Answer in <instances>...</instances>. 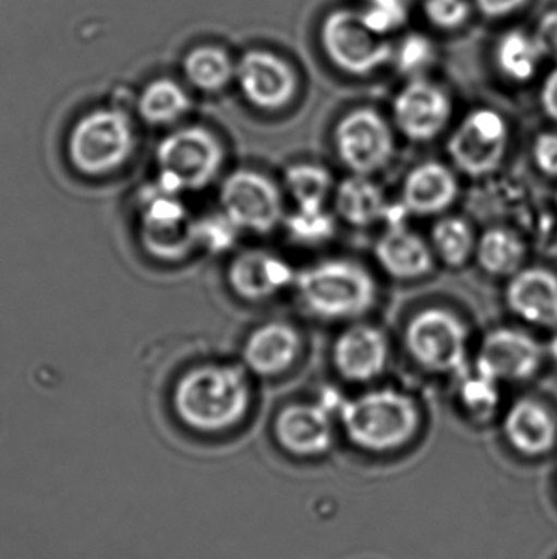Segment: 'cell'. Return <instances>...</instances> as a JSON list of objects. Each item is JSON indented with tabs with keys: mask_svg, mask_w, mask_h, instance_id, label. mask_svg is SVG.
Instances as JSON below:
<instances>
[{
	"mask_svg": "<svg viewBox=\"0 0 557 559\" xmlns=\"http://www.w3.org/2000/svg\"><path fill=\"white\" fill-rule=\"evenodd\" d=\"M251 406L244 368L203 364L180 374L173 384L172 407L183 427L203 436L238 426Z\"/></svg>",
	"mask_w": 557,
	"mask_h": 559,
	"instance_id": "cell-1",
	"label": "cell"
},
{
	"mask_svg": "<svg viewBox=\"0 0 557 559\" xmlns=\"http://www.w3.org/2000/svg\"><path fill=\"white\" fill-rule=\"evenodd\" d=\"M339 419L347 439L372 453L402 449L421 427L415 401L396 390L372 391L355 400H346Z\"/></svg>",
	"mask_w": 557,
	"mask_h": 559,
	"instance_id": "cell-2",
	"label": "cell"
},
{
	"mask_svg": "<svg viewBox=\"0 0 557 559\" xmlns=\"http://www.w3.org/2000/svg\"><path fill=\"white\" fill-rule=\"evenodd\" d=\"M133 118L117 105L98 107L82 115L65 140V154L75 173L107 177L123 169L136 151Z\"/></svg>",
	"mask_w": 557,
	"mask_h": 559,
	"instance_id": "cell-3",
	"label": "cell"
},
{
	"mask_svg": "<svg viewBox=\"0 0 557 559\" xmlns=\"http://www.w3.org/2000/svg\"><path fill=\"white\" fill-rule=\"evenodd\" d=\"M301 302L317 318L350 319L375 306L376 283L356 262H319L294 277Z\"/></svg>",
	"mask_w": 557,
	"mask_h": 559,
	"instance_id": "cell-4",
	"label": "cell"
},
{
	"mask_svg": "<svg viewBox=\"0 0 557 559\" xmlns=\"http://www.w3.org/2000/svg\"><path fill=\"white\" fill-rule=\"evenodd\" d=\"M225 151L215 133L198 127H175L157 144L154 182L172 193L198 192L218 177Z\"/></svg>",
	"mask_w": 557,
	"mask_h": 559,
	"instance_id": "cell-5",
	"label": "cell"
},
{
	"mask_svg": "<svg viewBox=\"0 0 557 559\" xmlns=\"http://www.w3.org/2000/svg\"><path fill=\"white\" fill-rule=\"evenodd\" d=\"M140 238L157 261L177 262L196 249L193 222L179 193L149 183L137 195Z\"/></svg>",
	"mask_w": 557,
	"mask_h": 559,
	"instance_id": "cell-6",
	"label": "cell"
},
{
	"mask_svg": "<svg viewBox=\"0 0 557 559\" xmlns=\"http://www.w3.org/2000/svg\"><path fill=\"white\" fill-rule=\"evenodd\" d=\"M409 354L422 367L441 373L468 371V329L457 316L440 308L419 312L405 331Z\"/></svg>",
	"mask_w": 557,
	"mask_h": 559,
	"instance_id": "cell-7",
	"label": "cell"
},
{
	"mask_svg": "<svg viewBox=\"0 0 557 559\" xmlns=\"http://www.w3.org/2000/svg\"><path fill=\"white\" fill-rule=\"evenodd\" d=\"M320 39L330 61L350 74H370L392 59V46L372 32L355 10L330 13L324 20Z\"/></svg>",
	"mask_w": 557,
	"mask_h": 559,
	"instance_id": "cell-8",
	"label": "cell"
},
{
	"mask_svg": "<svg viewBox=\"0 0 557 559\" xmlns=\"http://www.w3.org/2000/svg\"><path fill=\"white\" fill-rule=\"evenodd\" d=\"M221 212L241 231L270 233L283 218L280 190L254 170H235L226 177L219 192Z\"/></svg>",
	"mask_w": 557,
	"mask_h": 559,
	"instance_id": "cell-9",
	"label": "cell"
},
{
	"mask_svg": "<svg viewBox=\"0 0 557 559\" xmlns=\"http://www.w3.org/2000/svg\"><path fill=\"white\" fill-rule=\"evenodd\" d=\"M507 144V121L491 108H477L468 114L451 134L448 154L461 173L481 177L500 166Z\"/></svg>",
	"mask_w": 557,
	"mask_h": 559,
	"instance_id": "cell-10",
	"label": "cell"
},
{
	"mask_svg": "<svg viewBox=\"0 0 557 559\" xmlns=\"http://www.w3.org/2000/svg\"><path fill=\"white\" fill-rule=\"evenodd\" d=\"M337 151L342 163L360 176H370L388 166L395 153L391 128L372 108L347 115L336 131Z\"/></svg>",
	"mask_w": 557,
	"mask_h": 559,
	"instance_id": "cell-11",
	"label": "cell"
},
{
	"mask_svg": "<svg viewBox=\"0 0 557 559\" xmlns=\"http://www.w3.org/2000/svg\"><path fill=\"white\" fill-rule=\"evenodd\" d=\"M234 81L249 104L262 110L284 107L296 92L293 69L270 51H247L235 62Z\"/></svg>",
	"mask_w": 557,
	"mask_h": 559,
	"instance_id": "cell-12",
	"label": "cell"
},
{
	"mask_svg": "<svg viewBox=\"0 0 557 559\" xmlns=\"http://www.w3.org/2000/svg\"><path fill=\"white\" fill-rule=\"evenodd\" d=\"M545 348L517 329H497L481 344L476 370L497 381H523L542 367Z\"/></svg>",
	"mask_w": 557,
	"mask_h": 559,
	"instance_id": "cell-13",
	"label": "cell"
},
{
	"mask_svg": "<svg viewBox=\"0 0 557 559\" xmlns=\"http://www.w3.org/2000/svg\"><path fill=\"white\" fill-rule=\"evenodd\" d=\"M392 114L409 140H434L450 120L451 102L447 92L434 82L414 78L396 95Z\"/></svg>",
	"mask_w": 557,
	"mask_h": 559,
	"instance_id": "cell-14",
	"label": "cell"
},
{
	"mask_svg": "<svg viewBox=\"0 0 557 559\" xmlns=\"http://www.w3.org/2000/svg\"><path fill=\"white\" fill-rule=\"evenodd\" d=\"M275 437L291 455H324L334 443L332 416L320 404H293L278 414Z\"/></svg>",
	"mask_w": 557,
	"mask_h": 559,
	"instance_id": "cell-15",
	"label": "cell"
},
{
	"mask_svg": "<svg viewBox=\"0 0 557 559\" xmlns=\"http://www.w3.org/2000/svg\"><path fill=\"white\" fill-rule=\"evenodd\" d=\"M388 360V338L373 325H353L343 331L334 345L337 371L353 383L375 380L385 371Z\"/></svg>",
	"mask_w": 557,
	"mask_h": 559,
	"instance_id": "cell-16",
	"label": "cell"
},
{
	"mask_svg": "<svg viewBox=\"0 0 557 559\" xmlns=\"http://www.w3.org/2000/svg\"><path fill=\"white\" fill-rule=\"evenodd\" d=\"M294 277L296 275L287 261L262 249L241 252L228 269L232 292L247 301H261L277 295L293 283Z\"/></svg>",
	"mask_w": 557,
	"mask_h": 559,
	"instance_id": "cell-17",
	"label": "cell"
},
{
	"mask_svg": "<svg viewBox=\"0 0 557 559\" xmlns=\"http://www.w3.org/2000/svg\"><path fill=\"white\" fill-rule=\"evenodd\" d=\"M504 432L510 445L529 459L549 455L557 445L556 417L532 397L513 403L504 419Z\"/></svg>",
	"mask_w": 557,
	"mask_h": 559,
	"instance_id": "cell-18",
	"label": "cell"
},
{
	"mask_svg": "<svg viewBox=\"0 0 557 559\" xmlns=\"http://www.w3.org/2000/svg\"><path fill=\"white\" fill-rule=\"evenodd\" d=\"M507 305L523 321L557 329V275L546 269H525L512 275Z\"/></svg>",
	"mask_w": 557,
	"mask_h": 559,
	"instance_id": "cell-19",
	"label": "cell"
},
{
	"mask_svg": "<svg viewBox=\"0 0 557 559\" xmlns=\"http://www.w3.org/2000/svg\"><path fill=\"white\" fill-rule=\"evenodd\" d=\"M301 338L287 322H267L255 329L242 348L245 368L261 377L288 370L300 354Z\"/></svg>",
	"mask_w": 557,
	"mask_h": 559,
	"instance_id": "cell-20",
	"label": "cell"
},
{
	"mask_svg": "<svg viewBox=\"0 0 557 559\" xmlns=\"http://www.w3.org/2000/svg\"><path fill=\"white\" fill-rule=\"evenodd\" d=\"M458 195L455 174L440 163H424L411 170L401 202L412 215H437L453 205Z\"/></svg>",
	"mask_w": 557,
	"mask_h": 559,
	"instance_id": "cell-21",
	"label": "cell"
},
{
	"mask_svg": "<svg viewBox=\"0 0 557 559\" xmlns=\"http://www.w3.org/2000/svg\"><path fill=\"white\" fill-rule=\"evenodd\" d=\"M379 265L391 277L421 278L434 269V258L427 242L402 228H389L375 248Z\"/></svg>",
	"mask_w": 557,
	"mask_h": 559,
	"instance_id": "cell-22",
	"label": "cell"
},
{
	"mask_svg": "<svg viewBox=\"0 0 557 559\" xmlns=\"http://www.w3.org/2000/svg\"><path fill=\"white\" fill-rule=\"evenodd\" d=\"M136 110L147 127L175 128L192 110V97L175 79L157 78L137 95Z\"/></svg>",
	"mask_w": 557,
	"mask_h": 559,
	"instance_id": "cell-23",
	"label": "cell"
},
{
	"mask_svg": "<svg viewBox=\"0 0 557 559\" xmlns=\"http://www.w3.org/2000/svg\"><path fill=\"white\" fill-rule=\"evenodd\" d=\"M388 206L382 189L366 176L353 174L340 183L336 193L337 213L353 226H372L382 222Z\"/></svg>",
	"mask_w": 557,
	"mask_h": 559,
	"instance_id": "cell-24",
	"label": "cell"
},
{
	"mask_svg": "<svg viewBox=\"0 0 557 559\" xmlns=\"http://www.w3.org/2000/svg\"><path fill=\"white\" fill-rule=\"evenodd\" d=\"M182 71L193 88L203 94H216L234 81L235 62L219 46L202 45L186 52Z\"/></svg>",
	"mask_w": 557,
	"mask_h": 559,
	"instance_id": "cell-25",
	"label": "cell"
},
{
	"mask_svg": "<svg viewBox=\"0 0 557 559\" xmlns=\"http://www.w3.org/2000/svg\"><path fill=\"white\" fill-rule=\"evenodd\" d=\"M543 49L535 35L512 29L504 33L496 46L497 69L509 81L526 82L538 71Z\"/></svg>",
	"mask_w": 557,
	"mask_h": 559,
	"instance_id": "cell-26",
	"label": "cell"
},
{
	"mask_svg": "<svg viewBox=\"0 0 557 559\" xmlns=\"http://www.w3.org/2000/svg\"><path fill=\"white\" fill-rule=\"evenodd\" d=\"M481 269L496 277H509L522 271L525 246L516 233L493 228L481 236L474 249Z\"/></svg>",
	"mask_w": 557,
	"mask_h": 559,
	"instance_id": "cell-27",
	"label": "cell"
},
{
	"mask_svg": "<svg viewBox=\"0 0 557 559\" xmlns=\"http://www.w3.org/2000/svg\"><path fill=\"white\" fill-rule=\"evenodd\" d=\"M284 186L301 210L324 209L332 189L329 170L314 164H296L284 174Z\"/></svg>",
	"mask_w": 557,
	"mask_h": 559,
	"instance_id": "cell-28",
	"label": "cell"
},
{
	"mask_svg": "<svg viewBox=\"0 0 557 559\" xmlns=\"http://www.w3.org/2000/svg\"><path fill=\"white\" fill-rule=\"evenodd\" d=\"M432 246L445 264L461 267L474 254L476 241L473 229L464 219L445 218L432 231Z\"/></svg>",
	"mask_w": 557,
	"mask_h": 559,
	"instance_id": "cell-29",
	"label": "cell"
},
{
	"mask_svg": "<svg viewBox=\"0 0 557 559\" xmlns=\"http://www.w3.org/2000/svg\"><path fill=\"white\" fill-rule=\"evenodd\" d=\"M461 378L463 381H461L460 397L468 413L480 420L493 417L500 401L499 388H497L499 381L481 373L480 370L473 374L467 371L461 374Z\"/></svg>",
	"mask_w": 557,
	"mask_h": 559,
	"instance_id": "cell-30",
	"label": "cell"
},
{
	"mask_svg": "<svg viewBox=\"0 0 557 559\" xmlns=\"http://www.w3.org/2000/svg\"><path fill=\"white\" fill-rule=\"evenodd\" d=\"M241 229L225 215L213 213L193 222V238L196 248L205 249L211 254H221L234 248Z\"/></svg>",
	"mask_w": 557,
	"mask_h": 559,
	"instance_id": "cell-31",
	"label": "cell"
},
{
	"mask_svg": "<svg viewBox=\"0 0 557 559\" xmlns=\"http://www.w3.org/2000/svg\"><path fill=\"white\" fill-rule=\"evenodd\" d=\"M287 231L293 241L301 245H320L332 238L336 222L324 209H298L287 218Z\"/></svg>",
	"mask_w": 557,
	"mask_h": 559,
	"instance_id": "cell-32",
	"label": "cell"
},
{
	"mask_svg": "<svg viewBox=\"0 0 557 559\" xmlns=\"http://www.w3.org/2000/svg\"><path fill=\"white\" fill-rule=\"evenodd\" d=\"M365 25L376 35L385 36L398 32L409 19L408 0H363L359 10Z\"/></svg>",
	"mask_w": 557,
	"mask_h": 559,
	"instance_id": "cell-33",
	"label": "cell"
},
{
	"mask_svg": "<svg viewBox=\"0 0 557 559\" xmlns=\"http://www.w3.org/2000/svg\"><path fill=\"white\" fill-rule=\"evenodd\" d=\"M434 43L421 33L405 36L399 43L398 48H392V61H395L396 68L402 74L414 75V78H419V74H422L434 62Z\"/></svg>",
	"mask_w": 557,
	"mask_h": 559,
	"instance_id": "cell-34",
	"label": "cell"
},
{
	"mask_svg": "<svg viewBox=\"0 0 557 559\" xmlns=\"http://www.w3.org/2000/svg\"><path fill=\"white\" fill-rule=\"evenodd\" d=\"M425 19L441 29L460 28L471 15L468 0H425Z\"/></svg>",
	"mask_w": 557,
	"mask_h": 559,
	"instance_id": "cell-35",
	"label": "cell"
},
{
	"mask_svg": "<svg viewBox=\"0 0 557 559\" xmlns=\"http://www.w3.org/2000/svg\"><path fill=\"white\" fill-rule=\"evenodd\" d=\"M533 159L543 174L557 177V133H543L536 138Z\"/></svg>",
	"mask_w": 557,
	"mask_h": 559,
	"instance_id": "cell-36",
	"label": "cell"
},
{
	"mask_svg": "<svg viewBox=\"0 0 557 559\" xmlns=\"http://www.w3.org/2000/svg\"><path fill=\"white\" fill-rule=\"evenodd\" d=\"M535 36L542 46L543 55L557 58V12L546 13L540 20Z\"/></svg>",
	"mask_w": 557,
	"mask_h": 559,
	"instance_id": "cell-37",
	"label": "cell"
},
{
	"mask_svg": "<svg viewBox=\"0 0 557 559\" xmlns=\"http://www.w3.org/2000/svg\"><path fill=\"white\" fill-rule=\"evenodd\" d=\"M474 3L483 15L502 19V16L512 15L525 3V0H474Z\"/></svg>",
	"mask_w": 557,
	"mask_h": 559,
	"instance_id": "cell-38",
	"label": "cell"
},
{
	"mask_svg": "<svg viewBox=\"0 0 557 559\" xmlns=\"http://www.w3.org/2000/svg\"><path fill=\"white\" fill-rule=\"evenodd\" d=\"M540 100H542L545 114L557 123V68L555 71L549 72L548 78L543 82Z\"/></svg>",
	"mask_w": 557,
	"mask_h": 559,
	"instance_id": "cell-39",
	"label": "cell"
},
{
	"mask_svg": "<svg viewBox=\"0 0 557 559\" xmlns=\"http://www.w3.org/2000/svg\"><path fill=\"white\" fill-rule=\"evenodd\" d=\"M548 352L553 360L557 361V334L552 338V342H549Z\"/></svg>",
	"mask_w": 557,
	"mask_h": 559,
	"instance_id": "cell-40",
	"label": "cell"
}]
</instances>
